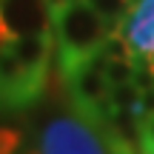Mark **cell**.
I'll return each instance as SVG.
<instances>
[{
	"instance_id": "cell-10",
	"label": "cell",
	"mask_w": 154,
	"mask_h": 154,
	"mask_svg": "<svg viewBox=\"0 0 154 154\" xmlns=\"http://www.w3.org/2000/svg\"><path fill=\"white\" fill-rule=\"evenodd\" d=\"M140 154H154V143H143L140 146Z\"/></svg>"
},
{
	"instance_id": "cell-9",
	"label": "cell",
	"mask_w": 154,
	"mask_h": 154,
	"mask_svg": "<svg viewBox=\"0 0 154 154\" xmlns=\"http://www.w3.org/2000/svg\"><path fill=\"white\" fill-rule=\"evenodd\" d=\"M69 0H46V6H49V11H57V9H63Z\"/></svg>"
},
{
	"instance_id": "cell-3",
	"label": "cell",
	"mask_w": 154,
	"mask_h": 154,
	"mask_svg": "<svg viewBox=\"0 0 154 154\" xmlns=\"http://www.w3.org/2000/svg\"><path fill=\"white\" fill-rule=\"evenodd\" d=\"M0 14L11 37L51 32V11L46 0H0Z\"/></svg>"
},
{
	"instance_id": "cell-11",
	"label": "cell",
	"mask_w": 154,
	"mask_h": 154,
	"mask_svg": "<svg viewBox=\"0 0 154 154\" xmlns=\"http://www.w3.org/2000/svg\"><path fill=\"white\" fill-rule=\"evenodd\" d=\"M146 63H149V69L154 72V54H149V57H146Z\"/></svg>"
},
{
	"instance_id": "cell-6",
	"label": "cell",
	"mask_w": 154,
	"mask_h": 154,
	"mask_svg": "<svg viewBox=\"0 0 154 154\" xmlns=\"http://www.w3.org/2000/svg\"><path fill=\"white\" fill-rule=\"evenodd\" d=\"M23 149V131L17 126H0V154H17Z\"/></svg>"
},
{
	"instance_id": "cell-8",
	"label": "cell",
	"mask_w": 154,
	"mask_h": 154,
	"mask_svg": "<svg viewBox=\"0 0 154 154\" xmlns=\"http://www.w3.org/2000/svg\"><path fill=\"white\" fill-rule=\"evenodd\" d=\"M9 43H11V34H9V29H6V23H3V14H0V54L6 51Z\"/></svg>"
},
{
	"instance_id": "cell-2",
	"label": "cell",
	"mask_w": 154,
	"mask_h": 154,
	"mask_svg": "<svg viewBox=\"0 0 154 154\" xmlns=\"http://www.w3.org/2000/svg\"><path fill=\"white\" fill-rule=\"evenodd\" d=\"M37 154H120L109 128L94 117L83 114L69 100L66 109H57L40 123Z\"/></svg>"
},
{
	"instance_id": "cell-12",
	"label": "cell",
	"mask_w": 154,
	"mask_h": 154,
	"mask_svg": "<svg viewBox=\"0 0 154 154\" xmlns=\"http://www.w3.org/2000/svg\"><path fill=\"white\" fill-rule=\"evenodd\" d=\"M17 154H37V151H17Z\"/></svg>"
},
{
	"instance_id": "cell-4",
	"label": "cell",
	"mask_w": 154,
	"mask_h": 154,
	"mask_svg": "<svg viewBox=\"0 0 154 154\" xmlns=\"http://www.w3.org/2000/svg\"><path fill=\"white\" fill-rule=\"evenodd\" d=\"M114 32L126 37L134 57L154 54V0H134Z\"/></svg>"
},
{
	"instance_id": "cell-1",
	"label": "cell",
	"mask_w": 154,
	"mask_h": 154,
	"mask_svg": "<svg viewBox=\"0 0 154 154\" xmlns=\"http://www.w3.org/2000/svg\"><path fill=\"white\" fill-rule=\"evenodd\" d=\"M111 26L88 0H69L63 9L51 11V37H54V66L60 74L72 72L86 57L103 49Z\"/></svg>"
},
{
	"instance_id": "cell-5",
	"label": "cell",
	"mask_w": 154,
	"mask_h": 154,
	"mask_svg": "<svg viewBox=\"0 0 154 154\" xmlns=\"http://www.w3.org/2000/svg\"><path fill=\"white\" fill-rule=\"evenodd\" d=\"M88 3L94 6V9L100 11V14L109 20L111 32H114L117 26H120V20L126 17V11L131 9V0H88Z\"/></svg>"
},
{
	"instance_id": "cell-7",
	"label": "cell",
	"mask_w": 154,
	"mask_h": 154,
	"mask_svg": "<svg viewBox=\"0 0 154 154\" xmlns=\"http://www.w3.org/2000/svg\"><path fill=\"white\" fill-rule=\"evenodd\" d=\"M143 143H154V111L143 117Z\"/></svg>"
}]
</instances>
